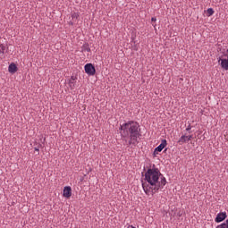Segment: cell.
<instances>
[{"label":"cell","mask_w":228,"mask_h":228,"mask_svg":"<svg viewBox=\"0 0 228 228\" xmlns=\"http://www.w3.org/2000/svg\"><path fill=\"white\" fill-rule=\"evenodd\" d=\"M77 79H78V77L76 75H72L67 79L66 83L69 88H71V89L74 88L77 82Z\"/></svg>","instance_id":"8992f818"},{"label":"cell","mask_w":228,"mask_h":228,"mask_svg":"<svg viewBox=\"0 0 228 228\" xmlns=\"http://www.w3.org/2000/svg\"><path fill=\"white\" fill-rule=\"evenodd\" d=\"M167 140L165 139H162L160 144L156 149H155L153 151V154H152L153 157H157L160 152H161L167 147Z\"/></svg>","instance_id":"277c9868"},{"label":"cell","mask_w":228,"mask_h":228,"mask_svg":"<svg viewBox=\"0 0 228 228\" xmlns=\"http://www.w3.org/2000/svg\"><path fill=\"white\" fill-rule=\"evenodd\" d=\"M18 68L17 65L16 63L13 62L9 66L8 71L10 74H13L17 72L18 71Z\"/></svg>","instance_id":"30bf717a"},{"label":"cell","mask_w":228,"mask_h":228,"mask_svg":"<svg viewBox=\"0 0 228 228\" xmlns=\"http://www.w3.org/2000/svg\"><path fill=\"white\" fill-rule=\"evenodd\" d=\"M140 182L142 190L145 195L152 196L165 187L167 180L154 163L146 160L141 172Z\"/></svg>","instance_id":"6da1fadb"},{"label":"cell","mask_w":228,"mask_h":228,"mask_svg":"<svg viewBox=\"0 0 228 228\" xmlns=\"http://www.w3.org/2000/svg\"><path fill=\"white\" fill-rule=\"evenodd\" d=\"M72 17L73 18H75V19H78L79 17V15L78 13H74L72 15Z\"/></svg>","instance_id":"5bb4252c"},{"label":"cell","mask_w":228,"mask_h":228,"mask_svg":"<svg viewBox=\"0 0 228 228\" xmlns=\"http://www.w3.org/2000/svg\"><path fill=\"white\" fill-rule=\"evenodd\" d=\"M218 62L223 69L228 70V49L223 50L222 54L219 58Z\"/></svg>","instance_id":"3957f363"},{"label":"cell","mask_w":228,"mask_h":228,"mask_svg":"<svg viewBox=\"0 0 228 228\" xmlns=\"http://www.w3.org/2000/svg\"><path fill=\"white\" fill-rule=\"evenodd\" d=\"M193 139V136L192 135H183L179 139L178 143H185L189 141H191Z\"/></svg>","instance_id":"9c48e42d"},{"label":"cell","mask_w":228,"mask_h":228,"mask_svg":"<svg viewBox=\"0 0 228 228\" xmlns=\"http://www.w3.org/2000/svg\"><path fill=\"white\" fill-rule=\"evenodd\" d=\"M217 228H228V218L226 220L225 222L222 223L220 225L216 226Z\"/></svg>","instance_id":"4fadbf2b"},{"label":"cell","mask_w":228,"mask_h":228,"mask_svg":"<svg viewBox=\"0 0 228 228\" xmlns=\"http://www.w3.org/2000/svg\"><path fill=\"white\" fill-rule=\"evenodd\" d=\"M119 131L123 144L127 147H136L142 136L140 124L136 121L129 120L119 127Z\"/></svg>","instance_id":"7a4b0ae2"},{"label":"cell","mask_w":228,"mask_h":228,"mask_svg":"<svg viewBox=\"0 0 228 228\" xmlns=\"http://www.w3.org/2000/svg\"><path fill=\"white\" fill-rule=\"evenodd\" d=\"M214 10L213 8H209L207 10H205L203 14L207 17H210L214 15Z\"/></svg>","instance_id":"8fae6325"},{"label":"cell","mask_w":228,"mask_h":228,"mask_svg":"<svg viewBox=\"0 0 228 228\" xmlns=\"http://www.w3.org/2000/svg\"><path fill=\"white\" fill-rule=\"evenodd\" d=\"M84 70L88 75L93 76L96 74V69L95 66L92 63H88L84 66Z\"/></svg>","instance_id":"5b68a950"},{"label":"cell","mask_w":228,"mask_h":228,"mask_svg":"<svg viewBox=\"0 0 228 228\" xmlns=\"http://www.w3.org/2000/svg\"><path fill=\"white\" fill-rule=\"evenodd\" d=\"M72 194V190L71 187L69 185L65 186L63 189L62 193L63 197L66 199H69L71 196Z\"/></svg>","instance_id":"52a82bcc"},{"label":"cell","mask_w":228,"mask_h":228,"mask_svg":"<svg viewBox=\"0 0 228 228\" xmlns=\"http://www.w3.org/2000/svg\"><path fill=\"white\" fill-rule=\"evenodd\" d=\"M82 51H86L88 52H91V48H90L89 44L87 43H84L82 47Z\"/></svg>","instance_id":"7c38bea8"},{"label":"cell","mask_w":228,"mask_h":228,"mask_svg":"<svg viewBox=\"0 0 228 228\" xmlns=\"http://www.w3.org/2000/svg\"><path fill=\"white\" fill-rule=\"evenodd\" d=\"M227 217V213L225 212H221L217 214L216 216L215 221L216 222L219 223L221 222H223Z\"/></svg>","instance_id":"ba28073f"},{"label":"cell","mask_w":228,"mask_h":228,"mask_svg":"<svg viewBox=\"0 0 228 228\" xmlns=\"http://www.w3.org/2000/svg\"><path fill=\"white\" fill-rule=\"evenodd\" d=\"M6 47L5 45L4 44L1 45V52H5V50H6Z\"/></svg>","instance_id":"9a60e30c"}]
</instances>
